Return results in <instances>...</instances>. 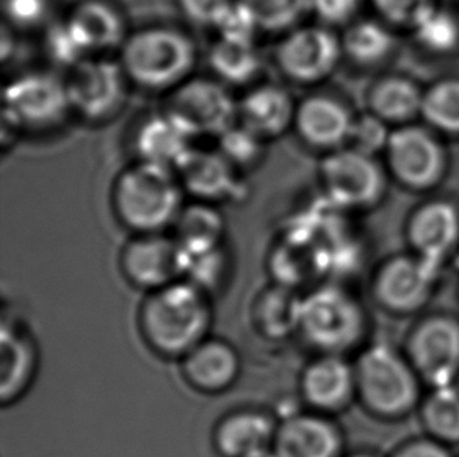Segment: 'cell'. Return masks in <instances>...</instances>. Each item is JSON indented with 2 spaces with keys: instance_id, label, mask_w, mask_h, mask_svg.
Segmentation results:
<instances>
[{
  "instance_id": "3957f363",
  "label": "cell",
  "mask_w": 459,
  "mask_h": 457,
  "mask_svg": "<svg viewBox=\"0 0 459 457\" xmlns=\"http://www.w3.org/2000/svg\"><path fill=\"white\" fill-rule=\"evenodd\" d=\"M184 194L173 168L135 160L115 179L113 211L135 235L163 234L179 217Z\"/></svg>"
},
{
  "instance_id": "44dd1931",
  "label": "cell",
  "mask_w": 459,
  "mask_h": 457,
  "mask_svg": "<svg viewBox=\"0 0 459 457\" xmlns=\"http://www.w3.org/2000/svg\"><path fill=\"white\" fill-rule=\"evenodd\" d=\"M435 279V263L429 260H392L379 272L377 295L387 309L412 312L429 301Z\"/></svg>"
},
{
  "instance_id": "8d00e7d4",
  "label": "cell",
  "mask_w": 459,
  "mask_h": 457,
  "mask_svg": "<svg viewBox=\"0 0 459 457\" xmlns=\"http://www.w3.org/2000/svg\"><path fill=\"white\" fill-rule=\"evenodd\" d=\"M417 37L429 49H452L458 41V27L454 19L435 8H425L414 21Z\"/></svg>"
},
{
  "instance_id": "9c48e42d",
  "label": "cell",
  "mask_w": 459,
  "mask_h": 457,
  "mask_svg": "<svg viewBox=\"0 0 459 457\" xmlns=\"http://www.w3.org/2000/svg\"><path fill=\"white\" fill-rule=\"evenodd\" d=\"M342 43L325 25H299L282 35L274 49V63L286 81L316 85L337 68Z\"/></svg>"
},
{
  "instance_id": "8fae6325",
  "label": "cell",
  "mask_w": 459,
  "mask_h": 457,
  "mask_svg": "<svg viewBox=\"0 0 459 457\" xmlns=\"http://www.w3.org/2000/svg\"><path fill=\"white\" fill-rule=\"evenodd\" d=\"M320 180L329 198L343 207L372 204L383 184L372 155L353 148L329 152L320 165Z\"/></svg>"
},
{
  "instance_id": "30bf717a",
  "label": "cell",
  "mask_w": 459,
  "mask_h": 457,
  "mask_svg": "<svg viewBox=\"0 0 459 457\" xmlns=\"http://www.w3.org/2000/svg\"><path fill=\"white\" fill-rule=\"evenodd\" d=\"M121 270L132 285L154 291L179 280L186 272V262L176 238L135 235L121 253Z\"/></svg>"
},
{
  "instance_id": "5bb4252c",
  "label": "cell",
  "mask_w": 459,
  "mask_h": 457,
  "mask_svg": "<svg viewBox=\"0 0 459 457\" xmlns=\"http://www.w3.org/2000/svg\"><path fill=\"white\" fill-rule=\"evenodd\" d=\"M176 174L193 201L217 204L238 193L240 171L218 149L193 148L176 168Z\"/></svg>"
},
{
  "instance_id": "4dcf8cb0",
  "label": "cell",
  "mask_w": 459,
  "mask_h": 457,
  "mask_svg": "<svg viewBox=\"0 0 459 457\" xmlns=\"http://www.w3.org/2000/svg\"><path fill=\"white\" fill-rule=\"evenodd\" d=\"M43 49L54 66L66 71L91 58L66 18L54 19L44 29Z\"/></svg>"
},
{
  "instance_id": "d590c367",
  "label": "cell",
  "mask_w": 459,
  "mask_h": 457,
  "mask_svg": "<svg viewBox=\"0 0 459 457\" xmlns=\"http://www.w3.org/2000/svg\"><path fill=\"white\" fill-rule=\"evenodd\" d=\"M4 22L16 31L44 30L54 21V0H2Z\"/></svg>"
},
{
  "instance_id": "9a60e30c",
  "label": "cell",
  "mask_w": 459,
  "mask_h": 457,
  "mask_svg": "<svg viewBox=\"0 0 459 457\" xmlns=\"http://www.w3.org/2000/svg\"><path fill=\"white\" fill-rule=\"evenodd\" d=\"M65 18L91 56H110L131 35L125 12L113 0H79Z\"/></svg>"
},
{
  "instance_id": "cb8c5ba5",
  "label": "cell",
  "mask_w": 459,
  "mask_h": 457,
  "mask_svg": "<svg viewBox=\"0 0 459 457\" xmlns=\"http://www.w3.org/2000/svg\"><path fill=\"white\" fill-rule=\"evenodd\" d=\"M387 146L395 171L411 185H429L441 173V151L423 130H398Z\"/></svg>"
},
{
  "instance_id": "f1b7e54d",
  "label": "cell",
  "mask_w": 459,
  "mask_h": 457,
  "mask_svg": "<svg viewBox=\"0 0 459 457\" xmlns=\"http://www.w3.org/2000/svg\"><path fill=\"white\" fill-rule=\"evenodd\" d=\"M253 13L262 33L286 35L312 13V0H240Z\"/></svg>"
},
{
  "instance_id": "bcb514c9",
  "label": "cell",
  "mask_w": 459,
  "mask_h": 457,
  "mask_svg": "<svg viewBox=\"0 0 459 457\" xmlns=\"http://www.w3.org/2000/svg\"><path fill=\"white\" fill-rule=\"evenodd\" d=\"M353 457H372V456H364V454H359V456H353Z\"/></svg>"
},
{
  "instance_id": "e575fe53",
  "label": "cell",
  "mask_w": 459,
  "mask_h": 457,
  "mask_svg": "<svg viewBox=\"0 0 459 457\" xmlns=\"http://www.w3.org/2000/svg\"><path fill=\"white\" fill-rule=\"evenodd\" d=\"M422 112L436 127L459 132V82H442L431 88L423 98Z\"/></svg>"
},
{
  "instance_id": "7c38bea8",
  "label": "cell",
  "mask_w": 459,
  "mask_h": 457,
  "mask_svg": "<svg viewBox=\"0 0 459 457\" xmlns=\"http://www.w3.org/2000/svg\"><path fill=\"white\" fill-rule=\"evenodd\" d=\"M414 370L435 387L452 385L459 375V324L433 318L419 326L411 339Z\"/></svg>"
},
{
  "instance_id": "836d02e7",
  "label": "cell",
  "mask_w": 459,
  "mask_h": 457,
  "mask_svg": "<svg viewBox=\"0 0 459 457\" xmlns=\"http://www.w3.org/2000/svg\"><path fill=\"white\" fill-rule=\"evenodd\" d=\"M422 100L412 83L400 79L379 83L372 96L373 108L379 116L387 119H403L417 110H422Z\"/></svg>"
},
{
  "instance_id": "f35d334b",
  "label": "cell",
  "mask_w": 459,
  "mask_h": 457,
  "mask_svg": "<svg viewBox=\"0 0 459 457\" xmlns=\"http://www.w3.org/2000/svg\"><path fill=\"white\" fill-rule=\"evenodd\" d=\"M180 14L190 22L199 27H211L223 18L236 0H174Z\"/></svg>"
},
{
  "instance_id": "ee69618b",
  "label": "cell",
  "mask_w": 459,
  "mask_h": 457,
  "mask_svg": "<svg viewBox=\"0 0 459 457\" xmlns=\"http://www.w3.org/2000/svg\"><path fill=\"white\" fill-rule=\"evenodd\" d=\"M16 30L4 22L2 25V62L12 60L16 52Z\"/></svg>"
},
{
  "instance_id": "e0dca14e",
  "label": "cell",
  "mask_w": 459,
  "mask_h": 457,
  "mask_svg": "<svg viewBox=\"0 0 459 457\" xmlns=\"http://www.w3.org/2000/svg\"><path fill=\"white\" fill-rule=\"evenodd\" d=\"M299 389L314 412H335L358 393L356 370L339 354H322L301 373Z\"/></svg>"
},
{
  "instance_id": "1f68e13d",
  "label": "cell",
  "mask_w": 459,
  "mask_h": 457,
  "mask_svg": "<svg viewBox=\"0 0 459 457\" xmlns=\"http://www.w3.org/2000/svg\"><path fill=\"white\" fill-rule=\"evenodd\" d=\"M217 149L238 171L257 167L265 155L267 142L245 124H234L217 138Z\"/></svg>"
},
{
  "instance_id": "7a4b0ae2",
  "label": "cell",
  "mask_w": 459,
  "mask_h": 457,
  "mask_svg": "<svg viewBox=\"0 0 459 457\" xmlns=\"http://www.w3.org/2000/svg\"><path fill=\"white\" fill-rule=\"evenodd\" d=\"M118 60L134 87L169 94L192 79L198 47L192 35L180 27L146 25L131 31Z\"/></svg>"
},
{
  "instance_id": "b9f144b4",
  "label": "cell",
  "mask_w": 459,
  "mask_h": 457,
  "mask_svg": "<svg viewBox=\"0 0 459 457\" xmlns=\"http://www.w3.org/2000/svg\"><path fill=\"white\" fill-rule=\"evenodd\" d=\"M379 12L385 14V18L392 19L395 22H411L419 18V14L429 8L427 0H373Z\"/></svg>"
},
{
  "instance_id": "603a6c76",
  "label": "cell",
  "mask_w": 459,
  "mask_h": 457,
  "mask_svg": "<svg viewBox=\"0 0 459 457\" xmlns=\"http://www.w3.org/2000/svg\"><path fill=\"white\" fill-rule=\"evenodd\" d=\"M0 401H18L30 387L38 370V349L30 335L4 322L0 335Z\"/></svg>"
},
{
  "instance_id": "83f0119b",
  "label": "cell",
  "mask_w": 459,
  "mask_h": 457,
  "mask_svg": "<svg viewBox=\"0 0 459 457\" xmlns=\"http://www.w3.org/2000/svg\"><path fill=\"white\" fill-rule=\"evenodd\" d=\"M301 301L303 297L284 287L265 293L257 306V323L262 332L273 339L299 332Z\"/></svg>"
},
{
  "instance_id": "d6a6232c",
  "label": "cell",
  "mask_w": 459,
  "mask_h": 457,
  "mask_svg": "<svg viewBox=\"0 0 459 457\" xmlns=\"http://www.w3.org/2000/svg\"><path fill=\"white\" fill-rule=\"evenodd\" d=\"M392 38L385 29L372 21H364L348 29L342 50L358 63H375L387 56L391 50Z\"/></svg>"
},
{
  "instance_id": "8992f818",
  "label": "cell",
  "mask_w": 459,
  "mask_h": 457,
  "mask_svg": "<svg viewBox=\"0 0 459 457\" xmlns=\"http://www.w3.org/2000/svg\"><path fill=\"white\" fill-rule=\"evenodd\" d=\"M73 115L88 124H106L123 112L132 83L119 60L91 56L66 75Z\"/></svg>"
},
{
  "instance_id": "277c9868",
  "label": "cell",
  "mask_w": 459,
  "mask_h": 457,
  "mask_svg": "<svg viewBox=\"0 0 459 457\" xmlns=\"http://www.w3.org/2000/svg\"><path fill=\"white\" fill-rule=\"evenodd\" d=\"M73 115L66 77L52 69H29L4 87V127L13 134H49Z\"/></svg>"
},
{
  "instance_id": "52a82bcc",
  "label": "cell",
  "mask_w": 459,
  "mask_h": 457,
  "mask_svg": "<svg viewBox=\"0 0 459 457\" xmlns=\"http://www.w3.org/2000/svg\"><path fill=\"white\" fill-rule=\"evenodd\" d=\"M354 370L358 393L373 412L395 417L414 406L419 395L416 373L391 348H368Z\"/></svg>"
},
{
  "instance_id": "f546056e",
  "label": "cell",
  "mask_w": 459,
  "mask_h": 457,
  "mask_svg": "<svg viewBox=\"0 0 459 457\" xmlns=\"http://www.w3.org/2000/svg\"><path fill=\"white\" fill-rule=\"evenodd\" d=\"M429 433L444 442H459V390L452 385L435 387L423 409Z\"/></svg>"
},
{
  "instance_id": "60d3db41",
  "label": "cell",
  "mask_w": 459,
  "mask_h": 457,
  "mask_svg": "<svg viewBox=\"0 0 459 457\" xmlns=\"http://www.w3.org/2000/svg\"><path fill=\"white\" fill-rule=\"evenodd\" d=\"M359 0H312V13L325 25L345 24L353 18Z\"/></svg>"
},
{
  "instance_id": "5b68a950",
  "label": "cell",
  "mask_w": 459,
  "mask_h": 457,
  "mask_svg": "<svg viewBox=\"0 0 459 457\" xmlns=\"http://www.w3.org/2000/svg\"><path fill=\"white\" fill-rule=\"evenodd\" d=\"M299 334L322 354H339L358 343L364 332V314L347 291L326 285L301 301Z\"/></svg>"
},
{
  "instance_id": "6da1fadb",
  "label": "cell",
  "mask_w": 459,
  "mask_h": 457,
  "mask_svg": "<svg viewBox=\"0 0 459 457\" xmlns=\"http://www.w3.org/2000/svg\"><path fill=\"white\" fill-rule=\"evenodd\" d=\"M212 307L207 291L190 280L151 291L140 312L144 341L165 358H186L211 331Z\"/></svg>"
},
{
  "instance_id": "d4e9b609",
  "label": "cell",
  "mask_w": 459,
  "mask_h": 457,
  "mask_svg": "<svg viewBox=\"0 0 459 457\" xmlns=\"http://www.w3.org/2000/svg\"><path fill=\"white\" fill-rule=\"evenodd\" d=\"M459 237L458 213L444 203L423 207L411 224V240L422 259L435 263L455 246Z\"/></svg>"
},
{
  "instance_id": "7bdbcfd3",
  "label": "cell",
  "mask_w": 459,
  "mask_h": 457,
  "mask_svg": "<svg viewBox=\"0 0 459 457\" xmlns=\"http://www.w3.org/2000/svg\"><path fill=\"white\" fill-rule=\"evenodd\" d=\"M397 457H450V454L447 450L433 442H417L403 448Z\"/></svg>"
},
{
  "instance_id": "484cf974",
  "label": "cell",
  "mask_w": 459,
  "mask_h": 457,
  "mask_svg": "<svg viewBox=\"0 0 459 457\" xmlns=\"http://www.w3.org/2000/svg\"><path fill=\"white\" fill-rule=\"evenodd\" d=\"M207 63L212 74L226 87H253L261 79L264 56L257 43L220 39L212 44Z\"/></svg>"
},
{
  "instance_id": "d6986e66",
  "label": "cell",
  "mask_w": 459,
  "mask_h": 457,
  "mask_svg": "<svg viewBox=\"0 0 459 457\" xmlns=\"http://www.w3.org/2000/svg\"><path fill=\"white\" fill-rule=\"evenodd\" d=\"M280 423L255 409L226 415L213 433V445L221 457H261L273 452Z\"/></svg>"
},
{
  "instance_id": "ba28073f",
  "label": "cell",
  "mask_w": 459,
  "mask_h": 457,
  "mask_svg": "<svg viewBox=\"0 0 459 457\" xmlns=\"http://www.w3.org/2000/svg\"><path fill=\"white\" fill-rule=\"evenodd\" d=\"M165 110L196 136H218L238 123V99L215 77H192L168 94Z\"/></svg>"
},
{
  "instance_id": "4fadbf2b",
  "label": "cell",
  "mask_w": 459,
  "mask_h": 457,
  "mask_svg": "<svg viewBox=\"0 0 459 457\" xmlns=\"http://www.w3.org/2000/svg\"><path fill=\"white\" fill-rule=\"evenodd\" d=\"M353 117L341 100L312 93L299 100L293 132L299 142L316 151H337L350 140Z\"/></svg>"
},
{
  "instance_id": "2e32d148",
  "label": "cell",
  "mask_w": 459,
  "mask_h": 457,
  "mask_svg": "<svg viewBox=\"0 0 459 457\" xmlns=\"http://www.w3.org/2000/svg\"><path fill=\"white\" fill-rule=\"evenodd\" d=\"M299 100L284 85L257 82L238 99V121L272 142L293 130Z\"/></svg>"
},
{
  "instance_id": "ffe728a7",
  "label": "cell",
  "mask_w": 459,
  "mask_h": 457,
  "mask_svg": "<svg viewBox=\"0 0 459 457\" xmlns=\"http://www.w3.org/2000/svg\"><path fill=\"white\" fill-rule=\"evenodd\" d=\"M190 130L168 110L152 113L138 124L132 146L137 160L155 163L161 167L176 168L195 148Z\"/></svg>"
},
{
  "instance_id": "4316f807",
  "label": "cell",
  "mask_w": 459,
  "mask_h": 457,
  "mask_svg": "<svg viewBox=\"0 0 459 457\" xmlns=\"http://www.w3.org/2000/svg\"><path fill=\"white\" fill-rule=\"evenodd\" d=\"M173 228L174 238L186 254L209 253L223 246L226 223L215 204L193 201L184 205Z\"/></svg>"
},
{
  "instance_id": "74e56055",
  "label": "cell",
  "mask_w": 459,
  "mask_h": 457,
  "mask_svg": "<svg viewBox=\"0 0 459 457\" xmlns=\"http://www.w3.org/2000/svg\"><path fill=\"white\" fill-rule=\"evenodd\" d=\"M213 30H217L220 39L236 43H255L259 33H262L253 13L240 0L230 5Z\"/></svg>"
},
{
  "instance_id": "ab89813d",
  "label": "cell",
  "mask_w": 459,
  "mask_h": 457,
  "mask_svg": "<svg viewBox=\"0 0 459 457\" xmlns=\"http://www.w3.org/2000/svg\"><path fill=\"white\" fill-rule=\"evenodd\" d=\"M348 142H351V148L362 154L372 155L375 151L389 142V136L385 134V125L379 123V119L366 116L354 119Z\"/></svg>"
},
{
  "instance_id": "f6af8a7d",
  "label": "cell",
  "mask_w": 459,
  "mask_h": 457,
  "mask_svg": "<svg viewBox=\"0 0 459 457\" xmlns=\"http://www.w3.org/2000/svg\"><path fill=\"white\" fill-rule=\"evenodd\" d=\"M261 457H280V456H278V454H276V453L272 452V453H268V454H265V456H261Z\"/></svg>"
},
{
  "instance_id": "ac0fdd59",
  "label": "cell",
  "mask_w": 459,
  "mask_h": 457,
  "mask_svg": "<svg viewBox=\"0 0 459 457\" xmlns=\"http://www.w3.org/2000/svg\"><path fill=\"white\" fill-rule=\"evenodd\" d=\"M339 427L320 412L292 414L280 423L273 452L280 457H341Z\"/></svg>"
},
{
  "instance_id": "7402d4cb",
  "label": "cell",
  "mask_w": 459,
  "mask_h": 457,
  "mask_svg": "<svg viewBox=\"0 0 459 457\" xmlns=\"http://www.w3.org/2000/svg\"><path fill=\"white\" fill-rule=\"evenodd\" d=\"M182 371L193 389L204 393H221L238 379L240 358L230 343L205 339L182 358Z\"/></svg>"
}]
</instances>
